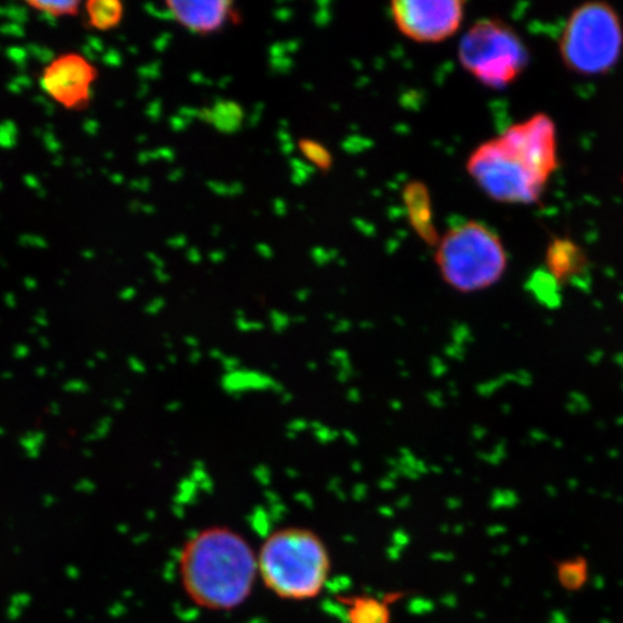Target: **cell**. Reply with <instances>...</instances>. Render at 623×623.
<instances>
[{"label":"cell","mask_w":623,"mask_h":623,"mask_svg":"<svg viewBox=\"0 0 623 623\" xmlns=\"http://www.w3.org/2000/svg\"><path fill=\"white\" fill-rule=\"evenodd\" d=\"M557 168V127L544 113L481 143L466 161V171L486 197L514 205L536 204Z\"/></svg>","instance_id":"1"},{"label":"cell","mask_w":623,"mask_h":623,"mask_svg":"<svg viewBox=\"0 0 623 623\" xmlns=\"http://www.w3.org/2000/svg\"><path fill=\"white\" fill-rule=\"evenodd\" d=\"M176 573L185 598L198 609L236 611L259 579L257 550L234 528L210 525L182 544Z\"/></svg>","instance_id":"2"},{"label":"cell","mask_w":623,"mask_h":623,"mask_svg":"<svg viewBox=\"0 0 623 623\" xmlns=\"http://www.w3.org/2000/svg\"><path fill=\"white\" fill-rule=\"evenodd\" d=\"M259 579L279 599L305 602L321 595L332 560L324 538L311 528H279L257 550Z\"/></svg>","instance_id":"3"},{"label":"cell","mask_w":623,"mask_h":623,"mask_svg":"<svg viewBox=\"0 0 623 623\" xmlns=\"http://www.w3.org/2000/svg\"><path fill=\"white\" fill-rule=\"evenodd\" d=\"M443 282L456 292L476 293L497 285L508 269V253L497 231L482 221L449 228L436 244Z\"/></svg>","instance_id":"4"},{"label":"cell","mask_w":623,"mask_h":623,"mask_svg":"<svg viewBox=\"0 0 623 623\" xmlns=\"http://www.w3.org/2000/svg\"><path fill=\"white\" fill-rule=\"evenodd\" d=\"M561 61L583 77L611 73L623 52V25L618 11L603 0L582 3L570 13L559 39Z\"/></svg>","instance_id":"5"},{"label":"cell","mask_w":623,"mask_h":623,"mask_svg":"<svg viewBox=\"0 0 623 623\" xmlns=\"http://www.w3.org/2000/svg\"><path fill=\"white\" fill-rule=\"evenodd\" d=\"M458 60L482 86L504 90L527 70L530 51L510 24L499 18H482L463 34Z\"/></svg>","instance_id":"6"},{"label":"cell","mask_w":623,"mask_h":623,"mask_svg":"<svg viewBox=\"0 0 623 623\" xmlns=\"http://www.w3.org/2000/svg\"><path fill=\"white\" fill-rule=\"evenodd\" d=\"M99 78V68L86 55L61 52L42 68L39 87L65 112L78 113L90 107Z\"/></svg>","instance_id":"7"},{"label":"cell","mask_w":623,"mask_h":623,"mask_svg":"<svg viewBox=\"0 0 623 623\" xmlns=\"http://www.w3.org/2000/svg\"><path fill=\"white\" fill-rule=\"evenodd\" d=\"M459 0H401L391 3L394 25L419 44H437L458 34L465 19Z\"/></svg>","instance_id":"8"},{"label":"cell","mask_w":623,"mask_h":623,"mask_svg":"<svg viewBox=\"0 0 623 623\" xmlns=\"http://www.w3.org/2000/svg\"><path fill=\"white\" fill-rule=\"evenodd\" d=\"M165 11L176 25L197 37H210L237 22L236 5L228 0H169Z\"/></svg>","instance_id":"9"},{"label":"cell","mask_w":623,"mask_h":623,"mask_svg":"<svg viewBox=\"0 0 623 623\" xmlns=\"http://www.w3.org/2000/svg\"><path fill=\"white\" fill-rule=\"evenodd\" d=\"M547 273L559 285L576 282L589 269V257L579 243L569 237H554L546 250Z\"/></svg>","instance_id":"10"},{"label":"cell","mask_w":623,"mask_h":623,"mask_svg":"<svg viewBox=\"0 0 623 623\" xmlns=\"http://www.w3.org/2000/svg\"><path fill=\"white\" fill-rule=\"evenodd\" d=\"M403 202L414 233L424 243L436 247L440 234L437 233L432 195L427 185L420 181L409 182L404 187Z\"/></svg>","instance_id":"11"},{"label":"cell","mask_w":623,"mask_h":623,"mask_svg":"<svg viewBox=\"0 0 623 623\" xmlns=\"http://www.w3.org/2000/svg\"><path fill=\"white\" fill-rule=\"evenodd\" d=\"M83 15L91 31L112 32L125 21L126 5L120 0H88Z\"/></svg>","instance_id":"12"},{"label":"cell","mask_w":623,"mask_h":623,"mask_svg":"<svg viewBox=\"0 0 623 623\" xmlns=\"http://www.w3.org/2000/svg\"><path fill=\"white\" fill-rule=\"evenodd\" d=\"M348 606L351 623H387L388 608L386 602L371 596H357L342 600Z\"/></svg>","instance_id":"13"},{"label":"cell","mask_w":623,"mask_h":623,"mask_svg":"<svg viewBox=\"0 0 623 623\" xmlns=\"http://www.w3.org/2000/svg\"><path fill=\"white\" fill-rule=\"evenodd\" d=\"M31 11L37 12L38 15L47 16V18L60 19L77 18L83 13V3L75 2V0H29L25 3Z\"/></svg>","instance_id":"14"},{"label":"cell","mask_w":623,"mask_h":623,"mask_svg":"<svg viewBox=\"0 0 623 623\" xmlns=\"http://www.w3.org/2000/svg\"><path fill=\"white\" fill-rule=\"evenodd\" d=\"M299 148L302 155L321 171H329L334 165L332 153L318 140L302 139L299 142Z\"/></svg>","instance_id":"15"},{"label":"cell","mask_w":623,"mask_h":623,"mask_svg":"<svg viewBox=\"0 0 623 623\" xmlns=\"http://www.w3.org/2000/svg\"><path fill=\"white\" fill-rule=\"evenodd\" d=\"M587 579L586 564L577 561H567L559 569V580L563 587L569 590L580 589Z\"/></svg>","instance_id":"16"}]
</instances>
